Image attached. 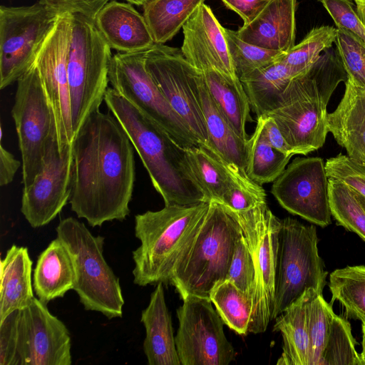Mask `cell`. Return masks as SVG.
Instances as JSON below:
<instances>
[{
	"instance_id": "cell-36",
	"label": "cell",
	"mask_w": 365,
	"mask_h": 365,
	"mask_svg": "<svg viewBox=\"0 0 365 365\" xmlns=\"http://www.w3.org/2000/svg\"><path fill=\"white\" fill-rule=\"evenodd\" d=\"M306 315L311 344L310 365H319L335 314L322 292L306 290Z\"/></svg>"
},
{
	"instance_id": "cell-37",
	"label": "cell",
	"mask_w": 365,
	"mask_h": 365,
	"mask_svg": "<svg viewBox=\"0 0 365 365\" xmlns=\"http://www.w3.org/2000/svg\"><path fill=\"white\" fill-rule=\"evenodd\" d=\"M337 29L322 26L312 29L304 39L294 45L282 58L297 76L306 73L318 60L322 52L332 47Z\"/></svg>"
},
{
	"instance_id": "cell-45",
	"label": "cell",
	"mask_w": 365,
	"mask_h": 365,
	"mask_svg": "<svg viewBox=\"0 0 365 365\" xmlns=\"http://www.w3.org/2000/svg\"><path fill=\"white\" fill-rule=\"evenodd\" d=\"M19 317L16 310L0 322V365H18Z\"/></svg>"
},
{
	"instance_id": "cell-3",
	"label": "cell",
	"mask_w": 365,
	"mask_h": 365,
	"mask_svg": "<svg viewBox=\"0 0 365 365\" xmlns=\"http://www.w3.org/2000/svg\"><path fill=\"white\" fill-rule=\"evenodd\" d=\"M104 101L127 133L165 205L207 202L188 173L185 148L112 87Z\"/></svg>"
},
{
	"instance_id": "cell-52",
	"label": "cell",
	"mask_w": 365,
	"mask_h": 365,
	"mask_svg": "<svg viewBox=\"0 0 365 365\" xmlns=\"http://www.w3.org/2000/svg\"><path fill=\"white\" fill-rule=\"evenodd\" d=\"M133 5L143 6L147 0H125Z\"/></svg>"
},
{
	"instance_id": "cell-21",
	"label": "cell",
	"mask_w": 365,
	"mask_h": 365,
	"mask_svg": "<svg viewBox=\"0 0 365 365\" xmlns=\"http://www.w3.org/2000/svg\"><path fill=\"white\" fill-rule=\"evenodd\" d=\"M297 0H271L250 23L237 31L244 41L263 48L287 53L295 42Z\"/></svg>"
},
{
	"instance_id": "cell-28",
	"label": "cell",
	"mask_w": 365,
	"mask_h": 365,
	"mask_svg": "<svg viewBox=\"0 0 365 365\" xmlns=\"http://www.w3.org/2000/svg\"><path fill=\"white\" fill-rule=\"evenodd\" d=\"M306 292L275 318L273 331L282 336V353L277 364L310 365L311 344L306 315Z\"/></svg>"
},
{
	"instance_id": "cell-34",
	"label": "cell",
	"mask_w": 365,
	"mask_h": 365,
	"mask_svg": "<svg viewBox=\"0 0 365 365\" xmlns=\"http://www.w3.org/2000/svg\"><path fill=\"white\" fill-rule=\"evenodd\" d=\"M210 299L225 324L241 335L249 333L252 299L228 279L218 282L211 290Z\"/></svg>"
},
{
	"instance_id": "cell-49",
	"label": "cell",
	"mask_w": 365,
	"mask_h": 365,
	"mask_svg": "<svg viewBox=\"0 0 365 365\" xmlns=\"http://www.w3.org/2000/svg\"><path fill=\"white\" fill-rule=\"evenodd\" d=\"M0 185L5 186L11 183L14 175L22 163L15 158L14 155L4 148L3 128L0 127Z\"/></svg>"
},
{
	"instance_id": "cell-15",
	"label": "cell",
	"mask_w": 365,
	"mask_h": 365,
	"mask_svg": "<svg viewBox=\"0 0 365 365\" xmlns=\"http://www.w3.org/2000/svg\"><path fill=\"white\" fill-rule=\"evenodd\" d=\"M72 22L73 14L58 15L34 61L54 115L61 152L74 138L67 72Z\"/></svg>"
},
{
	"instance_id": "cell-47",
	"label": "cell",
	"mask_w": 365,
	"mask_h": 365,
	"mask_svg": "<svg viewBox=\"0 0 365 365\" xmlns=\"http://www.w3.org/2000/svg\"><path fill=\"white\" fill-rule=\"evenodd\" d=\"M271 0H222L225 6L237 13L244 24L252 21Z\"/></svg>"
},
{
	"instance_id": "cell-35",
	"label": "cell",
	"mask_w": 365,
	"mask_h": 365,
	"mask_svg": "<svg viewBox=\"0 0 365 365\" xmlns=\"http://www.w3.org/2000/svg\"><path fill=\"white\" fill-rule=\"evenodd\" d=\"M329 200L331 215L338 224L365 241V209L354 190L345 183L329 178Z\"/></svg>"
},
{
	"instance_id": "cell-46",
	"label": "cell",
	"mask_w": 365,
	"mask_h": 365,
	"mask_svg": "<svg viewBox=\"0 0 365 365\" xmlns=\"http://www.w3.org/2000/svg\"><path fill=\"white\" fill-rule=\"evenodd\" d=\"M111 0H40L58 14H80L94 21L100 10Z\"/></svg>"
},
{
	"instance_id": "cell-53",
	"label": "cell",
	"mask_w": 365,
	"mask_h": 365,
	"mask_svg": "<svg viewBox=\"0 0 365 365\" xmlns=\"http://www.w3.org/2000/svg\"><path fill=\"white\" fill-rule=\"evenodd\" d=\"M359 200L360 201V202L361 203V205H363V207H364L365 209V197H364L363 195H360L359 193L356 192L355 190H354Z\"/></svg>"
},
{
	"instance_id": "cell-31",
	"label": "cell",
	"mask_w": 365,
	"mask_h": 365,
	"mask_svg": "<svg viewBox=\"0 0 365 365\" xmlns=\"http://www.w3.org/2000/svg\"><path fill=\"white\" fill-rule=\"evenodd\" d=\"M257 120L255 130L247 143L246 173L251 180L262 185L275 181L292 156L272 147L264 135L262 118H257Z\"/></svg>"
},
{
	"instance_id": "cell-1",
	"label": "cell",
	"mask_w": 365,
	"mask_h": 365,
	"mask_svg": "<svg viewBox=\"0 0 365 365\" xmlns=\"http://www.w3.org/2000/svg\"><path fill=\"white\" fill-rule=\"evenodd\" d=\"M69 202L92 227L130 213L135 178L133 146L110 113H91L75 134Z\"/></svg>"
},
{
	"instance_id": "cell-8",
	"label": "cell",
	"mask_w": 365,
	"mask_h": 365,
	"mask_svg": "<svg viewBox=\"0 0 365 365\" xmlns=\"http://www.w3.org/2000/svg\"><path fill=\"white\" fill-rule=\"evenodd\" d=\"M314 225L285 217L281 220L272 319L299 299L307 289L322 292L327 271L319 255Z\"/></svg>"
},
{
	"instance_id": "cell-10",
	"label": "cell",
	"mask_w": 365,
	"mask_h": 365,
	"mask_svg": "<svg viewBox=\"0 0 365 365\" xmlns=\"http://www.w3.org/2000/svg\"><path fill=\"white\" fill-rule=\"evenodd\" d=\"M16 82L11 114L21 155L22 183L26 187L41 171L48 143L57 135L54 115L36 65Z\"/></svg>"
},
{
	"instance_id": "cell-9",
	"label": "cell",
	"mask_w": 365,
	"mask_h": 365,
	"mask_svg": "<svg viewBox=\"0 0 365 365\" xmlns=\"http://www.w3.org/2000/svg\"><path fill=\"white\" fill-rule=\"evenodd\" d=\"M235 212L255 269V287L248 331L262 333L272 320L281 220L272 212L266 202L249 210Z\"/></svg>"
},
{
	"instance_id": "cell-51",
	"label": "cell",
	"mask_w": 365,
	"mask_h": 365,
	"mask_svg": "<svg viewBox=\"0 0 365 365\" xmlns=\"http://www.w3.org/2000/svg\"><path fill=\"white\" fill-rule=\"evenodd\" d=\"M362 351L360 354L361 360L362 361V364L365 365V333L362 332Z\"/></svg>"
},
{
	"instance_id": "cell-24",
	"label": "cell",
	"mask_w": 365,
	"mask_h": 365,
	"mask_svg": "<svg viewBox=\"0 0 365 365\" xmlns=\"http://www.w3.org/2000/svg\"><path fill=\"white\" fill-rule=\"evenodd\" d=\"M33 279L37 298L46 304L74 289L77 281L75 258L58 237L51 241L38 256Z\"/></svg>"
},
{
	"instance_id": "cell-42",
	"label": "cell",
	"mask_w": 365,
	"mask_h": 365,
	"mask_svg": "<svg viewBox=\"0 0 365 365\" xmlns=\"http://www.w3.org/2000/svg\"><path fill=\"white\" fill-rule=\"evenodd\" d=\"M225 279L232 282L252 299L255 287V269L251 252L243 235L237 242Z\"/></svg>"
},
{
	"instance_id": "cell-29",
	"label": "cell",
	"mask_w": 365,
	"mask_h": 365,
	"mask_svg": "<svg viewBox=\"0 0 365 365\" xmlns=\"http://www.w3.org/2000/svg\"><path fill=\"white\" fill-rule=\"evenodd\" d=\"M295 77V73L281 59L240 79L257 118L275 107L287 85Z\"/></svg>"
},
{
	"instance_id": "cell-7",
	"label": "cell",
	"mask_w": 365,
	"mask_h": 365,
	"mask_svg": "<svg viewBox=\"0 0 365 365\" xmlns=\"http://www.w3.org/2000/svg\"><path fill=\"white\" fill-rule=\"evenodd\" d=\"M56 231L74 256L77 281L73 290L84 309L110 319L121 317L125 302L119 279L103 256L104 237L94 236L72 217L61 220Z\"/></svg>"
},
{
	"instance_id": "cell-40",
	"label": "cell",
	"mask_w": 365,
	"mask_h": 365,
	"mask_svg": "<svg viewBox=\"0 0 365 365\" xmlns=\"http://www.w3.org/2000/svg\"><path fill=\"white\" fill-rule=\"evenodd\" d=\"M335 43L347 78L365 88V44L342 29H337Z\"/></svg>"
},
{
	"instance_id": "cell-44",
	"label": "cell",
	"mask_w": 365,
	"mask_h": 365,
	"mask_svg": "<svg viewBox=\"0 0 365 365\" xmlns=\"http://www.w3.org/2000/svg\"><path fill=\"white\" fill-rule=\"evenodd\" d=\"M322 3L337 29H344L365 44V25L353 9L351 0H317Z\"/></svg>"
},
{
	"instance_id": "cell-26",
	"label": "cell",
	"mask_w": 365,
	"mask_h": 365,
	"mask_svg": "<svg viewBox=\"0 0 365 365\" xmlns=\"http://www.w3.org/2000/svg\"><path fill=\"white\" fill-rule=\"evenodd\" d=\"M32 261L28 249L12 245L1 261L0 322L27 307L33 299Z\"/></svg>"
},
{
	"instance_id": "cell-25",
	"label": "cell",
	"mask_w": 365,
	"mask_h": 365,
	"mask_svg": "<svg viewBox=\"0 0 365 365\" xmlns=\"http://www.w3.org/2000/svg\"><path fill=\"white\" fill-rule=\"evenodd\" d=\"M200 72V71H199ZM198 94L208 134L207 149L246 172L247 141L240 138L210 96L200 73Z\"/></svg>"
},
{
	"instance_id": "cell-4",
	"label": "cell",
	"mask_w": 365,
	"mask_h": 365,
	"mask_svg": "<svg viewBox=\"0 0 365 365\" xmlns=\"http://www.w3.org/2000/svg\"><path fill=\"white\" fill-rule=\"evenodd\" d=\"M242 235L237 213L222 203L210 201L197 232L185 247L170 283L182 299H210L212 288L226 279L237 242Z\"/></svg>"
},
{
	"instance_id": "cell-33",
	"label": "cell",
	"mask_w": 365,
	"mask_h": 365,
	"mask_svg": "<svg viewBox=\"0 0 365 365\" xmlns=\"http://www.w3.org/2000/svg\"><path fill=\"white\" fill-rule=\"evenodd\" d=\"M332 304L339 301L348 317L365 322V266H346L329 275Z\"/></svg>"
},
{
	"instance_id": "cell-5",
	"label": "cell",
	"mask_w": 365,
	"mask_h": 365,
	"mask_svg": "<svg viewBox=\"0 0 365 365\" xmlns=\"http://www.w3.org/2000/svg\"><path fill=\"white\" fill-rule=\"evenodd\" d=\"M209 204L165 205L135 216V235L140 245L132 253L134 284L170 283L175 265L197 232Z\"/></svg>"
},
{
	"instance_id": "cell-16",
	"label": "cell",
	"mask_w": 365,
	"mask_h": 365,
	"mask_svg": "<svg viewBox=\"0 0 365 365\" xmlns=\"http://www.w3.org/2000/svg\"><path fill=\"white\" fill-rule=\"evenodd\" d=\"M328 186L322 158H297L274 181L271 192L288 212L324 227L331 222Z\"/></svg>"
},
{
	"instance_id": "cell-43",
	"label": "cell",
	"mask_w": 365,
	"mask_h": 365,
	"mask_svg": "<svg viewBox=\"0 0 365 365\" xmlns=\"http://www.w3.org/2000/svg\"><path fill=\"white\" fill-rule=\"evenodd\" d=\"M329 178L338 180L365 197V165L339 153L325 163Z\"/></svg>"
},
{
	"instance_id": "cell-6",
	"label": "cell",
	"mask_w": 365,
	"mask_h": 365,
	"mask_svg": "<svg viewBox=\"0 0 365 365\" xmlns=\"http://www.w3.org/2000/svg\"><path fill=\"white\" fill-rule=\"evenodd\" d=\"M110 49L93 20L73 14L67 72L74 135L104 101L109 83Z\"/></svg>"
},
{
	"instance_id": "cell-54",
	"label": "cell",
	"mask_w": 365,
	"mask_h": 365,
	"mask_svg": "<svg viewBox=\"0 0 365 365\" xmlns=\"http://www.w3.org/2000/svg\"><path fill=\"white\" fill-rule=\"evenodd\" d=\"M362 332H364L365 333V322L362 323Z\"/></svg>"
},
{
	"instance_id": "cell-27",
	"label": "cell",
	"mask_w": 365,
	"mask_h": 365,
	"mask_svg": "<svg viewBox=\"0 0 365 365\" xmlns=\"http://www.w3.org/2000/svg\"><path fill=\"white\" fill-rule=\"evenodd\" d=\"M185 152L190 176L207 202H220L223 194L236 177L240 173L247 174L202 146L187 148Z\"/></svg>"
},
{
	"instance_id": "cell-12",
	"label": "cell",
	"mask_w": 365,
	"mask_h": 365,
	"mask_svg": "<svg viewBox=\"0 0 365 365\" xmlns=\"http://www.w3.org/2000/svg\"><path fill=\"white\" fill-rule=\"evenodd\" d=\"M146 52H118L112 56L108 70L109 83L117 93L163 128L181 147L199 145L148 73L145 67Z\"/></svg>"
},
{
	"instance_id": "cell-41",
	"label": "cell",
	"mask_w": 365,
	"mask_h": 365,
	"mask_svg": "<svg viewBox=\"0 0 365 365\" xmlns=\"http://www.w3.org/2000/svg\"><path fill=\"white\" fill-rule=\"evenodd\" d=\"M265 202L266 193L262 185L251 180L247 174L240 173L220 202L235 212H243Z\"/></svg>"
},
{
	"instance_id": "cell-22",
	"label": "cell",
	"mask_w": 365,
	"mask_h": 365,
	"mask_svg": "<svg viewBox=\"0 0 365 365\" xmlns=\"http://www.w3.org/2000/svg\"><path fill=\"white\" fill-rule=\"evenodd\" d=\"M344 96L328 114V129L348 155L365 165V88L347 78Z\"/></svg>"
},
{
	"instance_id": "cell-2",
	"label": "cell",
	"mask_w": 365,
	"mask_h": 365,
	"mask_svg": "<svg viewBox=\"0 0 365 365\" xmlns=\"http://www.w3.org/2000/svg\"><path fill=\"white\" fill-rule=\"evenodd\" d=\"M346 79L338 52L331 47L289 83L275 107L264 115L274 120L295 155H306L323 146L329 133L328 103Z\"/></svg>"
},
{
	"instance_id": "cell-38",
	"label": "cell",
	"mask_w": 365,
	"mask_h": 365,
	"mask_svg": "<svg viewBox=\"0 0 365 365\" xmlns=\"http://www.w3.org/2000/svg\"><path fill=\"white\" fill-rule=\"evenodd\" d=\"M229 52L240 81L253 71L281 60L287 53L269 50L242 40L237 31L225 28Z\"/></svg>"
},
{
	"instance_id": "cell-50",
	"label": "cell",
	"mask_w": 365,
	"mask_h": 365,
	"mask_svg": "<svg viewBox=\"0 0 365 365\" xmlns=\"http://www.w3.org/2000/svg\"><path fill=\"white\" fill-rule=\"evenodd\" d=\"M356 6V12L365 25V0H354Z\"/></svg>"
},
{
	"instance_id": "cell-14",
	"label": "cell",
	"mask_w": 365,
	"mask_h": 365,
	"mask_svg": "<svg viewBox=\"0 0 365 365\" xmlns=\"http://www.w3.org/2000/svg\"><path fill=\"white\" fill-rule=\"evenodd\" d=\"M177 309L175 336L181 365H228L235 356L225 324L209 298L187 296Z\"/></svg>"
},
{
	"instance_id": "cell-32",
	"label": "cell",
	"mask_w": 365,
	"mask_h": 365,
	"mask_svg": "<svg viewBox=\"0 0 365 365\" xmlns=\"http://www.w3.org/2000/svg\"><path fill=\"white\" fill-rule=\"evenodd\" d=\"M186 23L202 41L225 76L234 84L243 87L229 52L225 28L210 7L205 3L201 4Z\"/></svg>"
},
{
	"instance_id": "cell-20",
	"label": "cell",
	"mask_w": 365,
	"mask_h": 365,
	"mask_svg": "<svg viewBox=\"0 0 365 365\" xmlns=\"http://www.w3.org/2000/svg\"><path fill=\"white\" fill-rule=\"evenodd\" d=\"M133 5L111 0L94 19L98 30L110 48L120 53L145 51L155 44L143 15Z\"/></svg>"
},
{
	"instance_id": "cell-17",
	"label": "cell",
	"mask_w": 365,
	"mask_h": 365,
	"mask_svg": "<svg viewBox=\"0 0 365 365\" xmlns=\"http://www.w3.org/2000/svg\"><path fill=\"white\" fill-rule=\"evenodd\" d=\"M72 158V144L61 152L57 136L51 139L41 171L23 189L21 212L32 227L48 224L70 200Z\"/></svg>"
},
{
	"instance_id": "cell-13",
	"label": "cell",
	"mask_w": 365,
	"mask_h": 365,
	"mask_svg": "<svg viewBox=\"0 0 365 365\" xmlns=\"http://www.w3.org/2000/svg\"><path fill=\"white\" fill-rule=\"evenodd\" d=\"M145 67L199 145L207 148L208 134L198 94L199 71L187 61L181 49L159 43L147 51Z\"/></svg>"
},
{
	"instance_id": "cell-23",
	"label": "cell",
	"mask_w": 365,
	"mask_h": 365,
	"mask_svg": "<svg viewBox=\"0 0 365 365\" xmlns=\"http://www.w3.org/2000/svg\"><path fill=\"white\" fill-rule=\"evenodd\" d=\"M145 329L143 351L149 365H181L170 313L165 303L163 283L157 284L148 307L142 311Z\"/></svg>"
},
{
	"instance_id": "cell-48",
	"label": "cell",
	"mask_w": 365,
	"mask_h": 365,
	"mask_svg": "<svg viewBox=\"0 0 365 365\" xmlns=\"http://www.w3.org/2000/svg\"><path fill=\"white\" fill-rule=\"evenodd\" d=\"M263 133L269 144L280 152L293 156L294 150L287 143L274 120L268 115H261Z\"/></svg>"
},
{
	"instance_id": "cell-30",
	"label": "cell",
	"mask_w": 365,
	"mask_h": 365,
	"mask_svg": "<svg viewBox=\"0 0 365 365\" xmlns=\"http://www.w3.org/2000/svg\"><path fill=\"white\" fill-rule=\"evenodd\" d=\"M205 1L147 0L143 15L155 43L171 40Z\"/></svg>"
},
{
	"instance_id": "cell-39",
	"label": "cell",
	"mask_w": 365,
	"mask_h": 365,
	"mask_svg": "<svg viewBox=\"0 0 365 365\" xmlns=\"http://www.w3.org/2000/svg\"><path fill=\"white\" fill-rule=\"evenodd\" d=\"M355 345L349 322L335 314L319 365H363Z\"/></svg>"
},
{
	"instance_id": "cell-18",
	"label": "cell",
	"mask_w": 365,
	"mask_h": 365,
	"mask_svg": "<svg viewBox=\"0 0 365 365\" xmlns=\"http://www.w3.org/2000/svg\"><path fill=\"white\" fill-rule=\"evenodd\" d=\"M69 331L46 304L34 297L20 310L18 365H71Z\"/></svg>"
},
{
	"instance_id": "cell-19",
	"label": "cell",
	"mask_w": 365,
	"mask_h": 365,
	"mask_svg": "<svg viewBox=\"0 0 365 365\" xmlns=\"http://www.w3.org/2000/svg\"><path fill=\"white\" fill-rule=\"evenodd\" d=\"M182 31L183 56L200 71L210 96L237 135L247 141L246 123L250 120L251 108L244 88L225 76L202 41L187 23L182 26Z\"/></svg>"
},
{
	"instance_id": "cell-11",
	"label": "cell",
	"mask_w": 365,
	"mask_h": 365,
	"mask_svg": "<svg viewBox=\"0 0 365 365\" xmlns=\"http://www.w3.org/2000/svg\"><path fill=\"white\" fill-rule=\"evenodd\" d=\"M58 14L40 1L0 6V88L26 73L55 25Z\"/></svg>"
}]
</instances>
